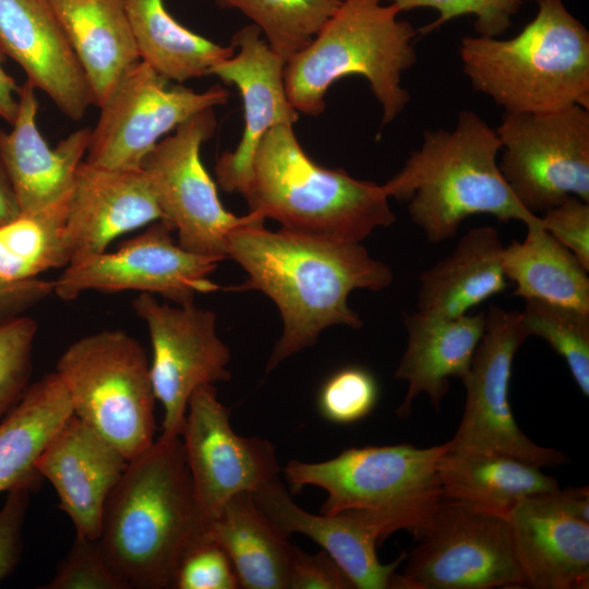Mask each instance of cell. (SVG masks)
I'll list each match as a JSON object with an SVG mask.
<instances>
[{
  "label": "cell",
  "instance_id": "1",
  "mask_svg": "<svg viewBox=\"0 0 589 589\" xmlns=\"http://www.w3.org/2000/svg\"><path fill=\"white\" fill-rule=\"evenodd\" d=\"M264 221L236 228L228 237V259L247 279L226 291L257 290L278 308L283 334L266 364V372L290 356L311 347L333 325L362 327L348 304L356 289L378 291L394 279L392 268L375 260L360 242L264 228Z\"/></svg>",
  "mask_w": 589,
  "mask_h": 589
},
{
  "label": "cell",
  "instance_id": "2",
  "mask_svg": "<svg viewBox=\"0 0 589 589\" xmlns=\"http://www.w3.org/2000/svg\"><path fill=\"white\" fill-rule=\"evenodd\" d=\"M205 525L182 438L161 434L129 460L105 503L97 541L129 589H169Z\"/></svg>",
  "mask_w": 589,
  "mask_h": 589
},
{
  "label": "cell",
  "instance_id": "3",
  "mask_svg": "<svg viewBox=\"0 0 589 589\" xmlns=\"http://www.w3.org/2000/svg\"><path fill=\"white\" fill-rule=\"evenodd\" d=\"M501 147L495 130L464 109L454 131L425 130L421 148L382 187L388 197L408 202L412 223L431 243L453 238L477 214L539 225L540 217L518 202L500 170Z\"/></svg>",
  "mask_w": 589,
  "mask_h": 589
},
{
  "label": "cell",
  "instance_id": "4",
  "mask_svg": "<svg viewBox=\"0 0 589 589\" xmlns=\"http://www.w3.org/2000/svg\"><path fill=\"white\" fill-rule=\"evenodd\" d=\"M241 194L250 213L309 236L361 243L396 221L382 185L317 165L291 124L276 125L262 137Z\"/></svg>",
  "mask_w": 589,
  "mask_h": 589
},
{
  "label": "cell",
  "instance_id": "5",
  "mask_svg": "<svg viewBox=\"0 0 589 589\" xmlns=\"http://www.w3.org/2000/svg\"><path fill=\"white\" fill-rule=\"evenodd\" d=\"M514 37L466 36L459 53L473 89L506 112L589 109V32L562 0H537Z\"/></svg>",
  "mask_w": 589,
  "mask_h": 589
},
{
  "label": "cell",
  "instance_id": "6",
  "mask_svg": "<svg viewBox=\"0 0 589 589\" xmlns=\"http://www.w3.org/2000/svg\"><path fill=\"white\" fill-rule=\"evenodd\" d=\"M384 1L344 0L312 41L286 61L285 89L299 113L320 116L328 88L350 75L368 80L382 107V127L404 110L410 94L401 75L417 60L418 32Z\"/></svg>",
  "mask_w": 589,
  "mask_h": 589
},
{
  "label": "cell",
  "instance_id": "7",
  "mask_svg": "<svg viewBox=\"0 0 589 589\" xmlns=\"http://www.w3.org/2000/svg\"><path fill=\"white\" fill-rule=\"evenodd\" d=\"M446 448L447 443L429 448L410 444L352 447L325 461L292 459L284 474L293 492L306 485L326 492L320 514L383 513L416 537L443 496L437 462Z\"/></svg>",
  "mask_w": 589,
  "mask_h": 589
},
{
  "label": "cell",
  "instance_id": "8",
  "mask_svg": "<svg viewBox=\"0 0 589 589\" xmlns=\"http://www.w3.org/2000/svg\"><path fill=\"white\" fill-rule=\"evenodd\" d=\"M56 373L73 413L128 460L155 441L156 396L142 345L122 329H104L72 342Z\"/></svg>",
  "mask_w": 589,
  "mask_h": 589
},
{
  "label": "cell",
  "instance_id": "9",
  "mask_svg": "<svg viewBox=\"0 0 589 589\" xmlns=\"http://www.w3.org/2000/svg\"><path fill=\"white\" fill-rule=\"evenodd\" d=\"M407 557L406 589L525 587L506 516L442 496Z\"/></svg>",
  "mask_w": 589,
  "mask_h": 589
},
{
  "label": "cell",
  "instance_id": "10",
  "mask_svg": "<svg viewBox=\"0 0 589 589\" xmlns=\"http://www.w3.org/2000/svg\"><path fill=\"white\" fill-rule=\"evenodd\" d=\"M214 108L178 125L145 156V172L163 213L178 235V243L195 254L228 259V237L236 228L256 221L250 213L237 216L221 204L216 185L201 160V147L215 133Z\"/></svg>",
  "mask_w": 589,
  "mask_h": 589
},
{
  "label": "cell",
  "instance_id": "11",
  "mask_svg": "<svg viewBox=\"0 0 589 589\" xmlns=\"http://www.w3.org/2000/svg\"><path fill=\"white\" fill-rule=\"evenodd\" d=\"M495 132L500 170L527 211L537 215L570 195L589 203V109L505 112Z\"/></svg>",
  "mask_w": 589,
  "mask_h": 589
},
{
  "label": "cell",
  "instance_id": "12",
  "mask_svg": "<svg viewBox=\"0 0 589 589\" xmlns=\"http://www.w3.org/2000/svg\"><path fill=\"white\" fill-rule=\"evenodd\" d=\"M529 337L518 311L490 305L483 335L466 377L467 397L461 421L448 449L500 453L539 467L566 464L567 456L532 442L517 425L509 404L515 354Z\"/></svg>",
  "mask_w": 589,
  "mask_h": 589
},
{
  "label": "cell",
  "instance_id": "13",
  "mask_svg": "<svg viewBox=\"0 0 589 589\" xmlns=\"http://www.w3.org/2000/svg\"><path fill=\"white\" fill-rule=\"evenodd\" d=\"M168 83L142 60L133 64L99 107L85 161L111 169H139L166 134L194 115L225 104L229 96L220 85L196 92Z\"/></svg>",
  "mask_w": 589,
  "mask_h": 589
},
{
  "label": "cell",
  "instance_id": "14",
  "mask_svg": "<svg viewBox=\"0 0 589 589\" xmlns=\"http://www.w3.org/2000/svg\"><path fill=\"white\" fill-rule=\"evenodd\" d=\"M172 232L168 223L157 220L113 252L69 264L53 280V293L70 301L87 291L134 290L188 304L197 293L218 290L208 277L219 261L187 251Z\"/></svg>",
  "mask_w": 589,
  "mask_h": 589
},
{
  "label": "cell",
  "instance_id": "15",
  "mask_svg": "<svg viewBox=\"0 0 589 589\" xmlns=\"http://www.w3.org/2000/svg\"><path fill=\"white\" fill-rule=\"evenodd\" d=\"M132 306L149 334L151 378L164 408L161 434L181 436L193 392L231 378L229 348L217 334L216 314L194 302L169 305L140 293Z\"/></svg>",
  "mask_w": 589,
  "mask_h": 589
},
{
  "label": "cell",
  "instance_id": "16",
  "mask_svg": "<svg viewBox=\"0 0 589 589\" xmlns=\"http://www.w3.org/2000/svg\"><path fill=\"white\" fill-rule=\"evenodd\" d=\"M195 498L207 522L233 495L254 493L279 478L273 443L238 435L214 385L191 395L181 433Z\"/></svg>",
  "mask_w": 589,
  "mask_h": 589
},
{
  "label": "cell",
  "instance_id": "17",
  "mask_svg": "<svg viewBox=\"0 0 589 589\" xmlns=\"http://www.w3.org/2000/svg\"><path fill=\"white\" fill-rule=\"evenodd\" d=\"M506 518L526 586L589 587L588 486L528 496Z\"/></svg>",
  "mask_w": 589,
  "mask_h": 589
},
{
  "label": "cell",
  "instance_id": "18",
  "mask_svg": "<svg viewBox=\"0 0 589 589\" xmlns=\"http://www.w3.org/2000/svg\"><path fill=\"white\" fill-rule=\"evenodd\" d=\"M252 495L286 534L301 533L320 544L344 569L354 588L405 589L402 576L396 569L406 553L390 564H382L376 554L378 541L402 529L393 516L369 510L311 514L293 502L279 478Z\"/></svg>",
  "mask_w": 589,
  "mask_h": 589
},
{
  "label": "cell",
  "instance_id": "19",
  "mask_svg": "<svg viewBox=\"0 0 589 589\" xmlns=\"http://www.w3.org/2000/svg\"><path fill=\"white\" fill-rule=\"evenodd\" d=\"M231 46L237 52L214 65L209 74L238 87L243 101L244 129L238 146L218 158L215 172L224 191L242 193L262 137L276 125H293L299 112L286 94V60L262 38L256 25L239 29Z\"/></svg>",
  "mask_w": 589,
  "mask_h": 589
},
{
  "label": "cell",
  "instance_id": "20",
  "mask_svg": "<svg viewBox=\"0 0 589 589\" xmlns=\"http://www.w3.org/2000/svg\"><path fill=\"white\" fill-rule=\"evenodd\" d=\"M0 53L14 60L36 89L73 121L93 96L51 0H0Z\"/></svg>",
  "mask_w": 589,
  "mask_h": 589
},
{
  "label": "cell",
  "instance_id": "21",
  "mask_svg": "<svg viewBox=\"0 0 589 589\" xmlns=\"http://www.w3.org/2000/svg\"><path fill=\"white\" fill-rule=\"evenodd\" d=\"M157 220L163 213L142 168L111 169L83 160L65 218L70 264L105 252L116 238Z\"/></svg>",
  "mask_w": 589,
  "mask_h": 589
},
{
  "label": "cell",
  "instance_id": "22",
  "mask_svg": "<svg viewBox=\"0 0 589 589\" xmlns=\"http://www.w3.org/2000/svg\"><path fill=\"white\" fill-rule=\"evenodd\" d=\"M129 460L74 413L56 432L36 470L59 496L76 533L98 539L105 503Z\"/></svg>",
  "mask_w": 589,
  "mask_h": 589
},
{
  "label": "cell",
  "instance_id": "23",
  "mask_svg": "<svg viewBox=\"0 0 589 589\" xmlns=\"http://www.w3.org/2000/svg\"><path fill=\"white\" fill-rule=\"evenodd\" d=\"M36 88L26 81L17 93L12 130H0V158L21 213H34L68 201L79 165L87 152L91 129L82 128L51 148L37 128Z\"/></svg>",
  "mask_w": 589,
  "mask_h": 589
},
{
  "label": "cell",
  "instance_id": "24",
  "mask_svg": "<svg viewBox=\"0 0 589 589\" xmlns=\"http://www.w3.org/2000/svg\"><path fill=\"white\" fill-rule=\"evenodd\" d=\"M485 312L446 318L422 314L406 315L407 346L394 373L408 383L400 417L411 412L414 398L425 394L435 410L449 389V378L462 381L483 335Z\"/></svg>",
  "mask_w": 589,
  "mask_h": 589
},
{
  "label": "cell",
  "instance_id": "25",
  "mask_svg": "<svg viewBox=\"0 0 589 589\" xmlns=\"http://www.w3.org/2000/svg\"><path fill=\"white\" fill-rule=\"evenodd\" d=\"M503 251L495 227L470 229L449 255L420 274L417 311L455 318L503 292L508 286Z\"/></svg>",
  "mask_w": 589,
  "mask_h": 589
},
{
  "label": "cell",
  "instance_id": "26",
  "mask_svg": "<svg viewBox=\"0 0 589 589\" xmlns=\"http://www.w3.org/2000/svg\"><path fill=\"white\" fill-rule=\"evenodd\" d=\"M100 107L140 55L124 0H51Z\"/></svg>",
  "mask_w": 589,
  "mask_h": 589
},
{
  "label": "cell",
  "instance_id": "27",
  "mask_svg": "<svg viewBox=\"0 0 589 589\" xmlns=\"http://www.w3.org/2000/svg\"><path fill=\"white\" fill-rule=\"evenodd\" d=\"M204 536L225 550L240 588H289L296 546L262 510L252 493H239L228 500L206 522Z\"/></svg>",
  "mask_w": 589,
  "mask_h": 589
},
{
  "label": "cell",
  "instance_id": "28",
  "mask_svg": "<svg viewBox=\"0 0 589 589\" xmlns=\"http://www.w3.org/2000/svg\"><path fill=\"white\" fill-rule=\"evenodd\" d=\"M541 467L500 453L448 449L437 462L442 495L506 516L522 498L558 489Z\"/></svg>",
  "mask_w": 589,
  "mask_h": 589
},
{
  "label": "cell",
  "instance_id": "29",
  "mask_svg": "<svg viewBox=\"0 0 589 589\" xmlns=\"http://www.w3.org/2000/svg\"><path fill=\"white\" fill-rule=\"evenodd\" d=\"M72 414L69 394L56 372L28 386L0 422V493L39 474L36 461Z\"/></svg>",
  "mask_w": 589,
  "mask_h": 589
},
{
  "label": "cell",
  "instance_id": "30",
  "mask_svg": "<svg viewBox=\"0 0 589 589\" xmlns=\"http://www.w3.org/2000/svg\"><path fill=\"white\" fill-rule=\"evenodd\" d=\"M503 269L515 284L514 296L589 313L588 271L539 225L528 226L524 241L503 251Z\"/></svg>",
  "mask_w": 589,
  "mask_h": 589
},
{
  "label": "cell",
  "instance_id": "31",
  "mask_svg": "<svg viewBox=\"0 0 589 589\" xmlns=\"http://www.w3.org/2000/svg\"><path fill=\"white\" fill-rule=\"evenodd\" d=\"M140 59L169 82L183 83L209 74L235 53L180 24L165 0H124Z\"/></svg>",
  "mask_w": 589,
  "mask_h": 589
},
{
  "label": "cell",
  "instance_id": "32",
  "mask_svg": "<svg viewBox=\"0 0 589 589\" xmlns=\"http://www.w3.org/2000/svg\"><path fill=\"white\" fill-rule=\"evenodd\" d=\"M68 202L20 213L0 226V281L35 279L70 264L65 235Z\"/></svg>",
  "mask_w": 589,
  "mask_h": 589
},
{
  "label": "cell",
  "instance_id": "33",
  "mask_svg": "<svg viewBox=\"0 0 589 589\" xmlns=\"http://www.w3.org/2000/svg\"><path fill=\"white\" fill-rule=\"evenodd\" d=\"M248 16L286 61L305 48L344 0H214Z\"/></svg>",
  "mask_w": 589,
  "mask_h": 589
},
{
  "label": "cell",
  "instance_id": "34",
  "mask_svg": "<svg viewBox=\"0 0 589 589\" xmlns=\"http://www.w3.org/2000/svg\"><path fill=\"white\" fill-rule=\"evenodd\" d=\"M520 312L529 336L544 339L561 356L581 394L589 396V313L540 300Z\"/></svg>",
  "mask_w": 589,
  "mask_h": 589
},
{
  "label": "cell",
  "instance_id": "35",
  "mask_svg": "<svg viewBox=\"0 0 589 589\" xmlns=\"http://www.w3.org/2000/svg\"><path fill=\"white\" fill-rule=\"evenodd\" d=\"M37 328L36 321L23 314L0 324V419L29 386Z\"/></svg>",
  "mask_w": 589,
  "mask_h": 589
},
{
  "label": "cell",
  "instance_id": "36",
  "mask_svg": "<svg viewBox=\"0 0 589 589\" xmlns=\"http://www.w3.org/2000/svg\"><path fill=\"white\" fill-rule=\"evenodd\" d=\"M378 399L374 375L359 365H349L333 373L317 395L321 416L329 422L350 424L369 416Z\"/></svg>",
  "mask_w": 589,
  "mask_h": 589
},
{
  "label": "cell",
  "instance_id": "37",
  "mask_svg": "<svg viewBox=\"0 0 589 589\" xmlns=\"http://www.w3.org/2000/svg\"><path fill=\"white\" fill-rule=\"evenodd\" d=\"M400 12L432 8L440 14L431 24L422 28L426 34L461 15L474 16L476 32L481 36L497 37L506 32L515 15L524 4L522 0H385Z\"/></svg>",
  "mask_w": 589,
  "mask_h": 589
},
{
  "label": "cell",
  "instance_id": "38",
  "mask_svg": "<svg viewBox=\"0 0 589 589\" xmlns=\"http://www.w3.org/2000/svg\"><path fill=\"white\" fill-rule=\"evenodd\" d=\"M46 589H129L109 567L97 539L76 533Z\"/></svg>",
  "mask_w": 589,
  "mask_h": 589
},
{
  "label": "cell",
  "instance_id": "39",
  "mask_svg": "<svg viewBox=\"0 0 589 589\" xmlns=\"http://www.w3.org/2000/svg\"><path fill=\"white\" fill-rule=\"evenodd\" d=\"M176 589H238L239 580L225 550L203 536L182 557Z\"/></svg>",
  "mask_w": 589,
  "mask_h": 589
},
{
  "label": "cell",
  "instance_id": "40",
  "mask_svg": "<svg viewBox=\"0 0 589 589\" xmlns=\"http://www.w3.org/2000/svg\"><path fill=\"white\" fill-rule=\"evenodd\" d=\"M541 227L589 271V204L570 195L540 217Z\"/></svg>",
  "mask_w": 589,
  "mask_h": 589
},
{
  "label": "cell",
  "instance_id": "41",
  "mask_svg": "<svg viewBox=\"0 0 589 589\" xmlns=\"http://www.w3.org/2000/svg\"><path fill=\"white\" fill-rule=\"evenodd\" d=\"M40 479V474L31 477L8 491L0 510V580L10 575L19 562L29 494Z\"/></svg>",
  "mask_w": 589,
  "mask_h": 589
},
{
  "label": "cell",
  "instance_id": "42",
  "mask_svg": "<svg viewBox=\"0 0 589 589\" xmlns=\"http://www.w3.org/2000/svg\"><path fill=\"white\" fill-rule=\"evenodd\" d=\"M348 575L324 550L309 554L296 546L288 589H352Z\"/></svg>",
  "mask_w": 589,
  "mask_h": 589
},
{
  "label": "cell",
  "instance_id": "43",
  "mask_svg": "<svg viewBox=\"0 0 589 589\" xmlns=\"http://www.w3.org/2000/svg\"><path fill=\"white\" fill-rule=\"evenodd\" d=\"M52 293L51 280L35 278L17 283L0 281V324L22 315Z\"/></svg>",
  "mask_w": 589,
  "mask_h": 589
},
{
  "label": "cell",
  "instance_id": "44",
  "mask_svg": "<svg viewBox=\"0 0 589 589\" xmlns=\"http://www.w3.org/2000/svg\"><path fill=\"white\" fill-rule=\"evenodd\" d=\"M17 93L19 87L13 77L2 68L0 58V117L11 124L17 113Z\"/></svg>",
  "mask_w": 589,
  "mask_h": 589
},
{
  "label": "cell",
  "instance_id": "45",
  "mask_svg": "<svg viewBox=\"0 0 589 589\" xmlns=\"http://www.w3.org/2000/svg\"><path fill=\"white\" fill-rule=\"evenodd\" d=\"M20 213L13 187L0 158V226L12 220Z\"/></svg>",
  "mask_w": 589,
  "mask_h": 589
}]
</instances>
